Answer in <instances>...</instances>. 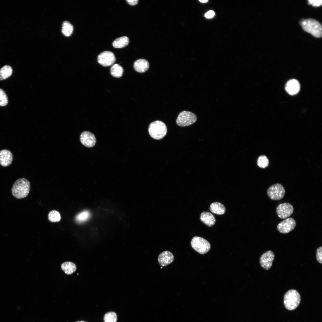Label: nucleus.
Masks as SVG:
<instances>
[{"label": "nucleus", "mask_w": 322, "mask_h": 322, "mask_svg": "<svg viewBox=\"0 0 322 322\" xmlns=\"http://www.w3.org/2000/svg\"><path fill=\"white\" fill-rule=\"evenodd\" d=\"M13 69L10 66L5 65L0 69V80H2L6 79L10 77L12 74Z\"/></svg>", "instance_id": "nucleus-21"}, {"label": "nucleus", "mask_w": 322, "mask_h": 322, "mask_svg": "<svg viewBox=\"0 0 322 322\" xmlns=\"http://www.w3.org/2000/svg\"><path fill=\"white\" fill-rule=\"evenodd\" d=\"M8 103V99L7 95L4 91L0 89V106H4Z\"/></svg>", "instance_id": "nucleus-28"}, {"label": "nucleus", "mask_w": 322, "mask_h": 322, "mask_svg": "<svg viewBox=\"0 0 322 322\" xmlns=\"http://www.w3.org/2000/svg\"><path fill=\"white\" fill-rule=\"evenodd\" d=\"M196 120V116L194 113L184 111L179 113L176 119V123L179 126L185 127L193 124Z\"/></svg>", "instance_id": "nucleus-6"}, {"label": "nucleus", "mask_w": 322, "mask_h": 322, "mask_svg": "<svg viewBox=\"0 0 322 322\" xmlns=\"http://www.w3.org/2000/svg\"><path fill=\"white\" fill-rule=\"evenodd\" d=\"M274 257L275 255L273 252L270 250L264 253L260 258L261 266L264 269L268 270L272 266Z\"/></svg>", "instance_id": "nucleus-11"}, {"label": "nucleus", "mask_w": 322, "mask_h": 322, "mask_svg": "<svg viewBox=\"0 0 322 322\" xmlns=\"http://www.w3.org/2000/svg\"><path fill=\"white\" fill-rule=\"evenodd\" d=\"M90 213L89 211H83L77 215L75 219L76 221L80 223L85 222L90 217Z\"/></svg>", "instance_id": "nucleus-25"}, {"label": "nucleus", "mask_w": 322, "mask_h": 322, "mask_svg": "<svg viewBox=\"0 0 322 322\" xmlns=\"http://www.w3.org/2000/svg\"><path fill=\"white\" fill-rule=\"evenodd\" d=\"M30 188V183L29 181L24 178H20L14 183L11 189L12 193L17 199H23L28 195Z\"/></svg>", "instance_id": "nucleus-1"}, {"label": "nucleus", "mask_w": 322, "mask_h": 322, "mask_svg": "<svg viewBox=\"0 0 322 322\" xmlns=\"http://www.w3.org/2000/svg\"><path fill=\"white\" fill-rule=\"evenodd\" d=\"M129 43V38L126 36H123L115 39L112 43V46L115 48H122L127 45Z\"/></svg>", "instance_id": "nucleus-20"}, {"label": "nucleus", "mask_w": 322, "mask_h": 322, "mask_svg": "<svg viewBox=\"0 0 322 322\" xmlns=\"http://www.w3.org/2000/svg\"><path fill=\"white\" fill-rule=\"evenodd\" d=\"M149 67V63L146 60L140 59L136 60L134 64V68L137 72L143 73L147 71Z\"/></svg>", "instance_id": "nucleus-17"}, {"label": "nucleus", "mask_w": 322, "mask_h": 322, "mask_svg": "<svg viewBox=\"0 0 322 322\" xmlns=\"http://www.w3.org/2000/svg\"><path fill=\"white\" fill-rule=\"evenodd\" d=\"M191 244L194 250L201 254H206L209 250L211 247L210 243L207 240L197 236H194L192 239Z\"/></svg>", "instance_id": "nucleus-5"}, {"label": "nucleus", "mask_w": 322, "mask_h": 322, "mask_svg": "<svg viewBox=\"0 0 322 322\" xmlns=\"http://www.w3.org/2000/svg\"><path fill=\"white\" fill-rule=\"evenodd\" d=\"M303 29L313 36L318 38L322 36V28L321 23L315 19L308 18L301 22Z\"/></svg>", "instance_id": "nucleus-2"}, {"label": "nucleus", "mask_w": 322, "mask_h": 322, "mask_svg": "<svg viewBox=\"0 0 322 322\" xmlns=\"http://www.w3.org/2000/svg\"><path fill=\"white\" fill-rule=\"evenodd\" d=\"M200 221L208 227H212L215 223L216 220L214 216L211 213L207 211L202 212L200 215Z\"/></svg>", "instance_id": "nucleus-16"}, {"label": "nucleus", "mask_w": 322, "mask_h": 322, "mask_svg": "<svg viewBox=\"0 0 322 322\" xmlns=\"http://www.w3.org/2000/svg\"><path fill=\"white\" fill-rule=\"evenodd\" d=\"M301 300L300 295L296 290L291 289L284 295V303L285 308L289 310L295 309L299 306Z\"/></svg>", "instance_id": "nucleus-3"}, {"label": "nucleus", "mask_w": 322, "mask_h": 322, "mask_svg": "<svg viewBox=\"0 0 322 322\" xmlns=\"http://www.w3.org/2000/svg\"><path fill=\"white\" fill-rule=\"evenodd\" d=\"M268 196L271 199L279 200L284 196L285 190L283 186L280 183H275L268 188L267 191Z\"/></svg>", "instance_id": "nucleus-7"}, {"label": "nucleus", "mask_w": 322, "mask_h": 322, "mask_svg": "<svg viewBox=\"0 0 322 322\" xmlns=\"http://www.w3.org/2000/svg\"><path fill=\"white\" fill-rule=\"evenodd\" d=\"M174 256L172 253L168 251H165L159 254L158 261L159 264L162 267L165 266L173 262Z\"/></svg>", "instance_id": "nucleus-13"}, {"label": "nucleus", "mask_w": 322, "mask_h": 322, "mask_svg": "<svg viewBox=\"0 0 322 322\" xmlns=\"http://www.w3.org/2000/svg\"><path fill=\"white\" fill-rule=\"evenodd\" d=\"M76 322H86L84 321H76Z\"/></svg>", "instance_id": "nucleus-34"}, {"label": "nucleus", "mask_w": 322, "mask_h": 322, "mask_svg": "<svg viewBox=\"0 0 322 322\" xmlns=\"http://www.w3.org/2000/svg\"><path fill=\"white\" fill-rule=\"evenodd\" d=\"M80 140L83 145L88 148L94 146L96 142L94 135L88 131H84L81 133L80 136Z\"/></svg>", "instance_id": "nucleus-12"}, {"label": "nucleus", "mask_w": 322, "mask_h": 322, "mask_svg": "<svg viewBox=\"0 0 322 322\" xmlns=\"http://www.w3.org/2000/svg\"><path fill=\"white\" fill-rule=\"evenodd\" d=\"M215 15L214 12L212 10H210L207 12L205 14V17L208 18H212Z\"/></svg>", "instance_id": "nucleus-31"}, {"label": "nucleus", "mask_w": 322, "mask_h": 322, "mask_svg": "<svg viewBox=\"0 0 322 322\" xmlns=\"http://www.w3.org/2000/svg\"><path fill=\"white\" fill-rule=\"evenodd\" d=\"M295 220L292 218L285 219L279 223L277 226V229L281 233H289L294 229L296 225Z\"/></svg>", "instance_id": "nucleus-10"}, {"label": "nucleus", "mask_w": 322, "mask_h": 322, "mask_svg": "<svg viewBox=\"0 0 322 322\" xmlns=\"http://www.w3.org/2000/svg\"><path fill=\"white\" fill-rule=\"evenodd\" d=\"M126 1L130 5H134L138 3V0H127Z\"/></svg>", "instance_id": "nucleus-32"}, {"label": "nucleus", "mask_w": 322, "mask_h": 322, "mask_svg": "<svg viewBox=\"0 0 322 322\" xmlns=\"http://www.w3.org/2000/svg\"><path fill=\"white\" fill-rule=\"evenodd\" d=\"M123 72V68L118 64L113 65L110 69V73L113 77L119 78L122 76Z\"/></svg>", "instance_id": "nucleus-22"}, {"label": "nucleus", "mask_w": 322, "mask_h": 322, "mask_svg": "<svg viewBox=\"0 0 322 322\" xmlns=\"http://www.w3.org/2000/svg\"><path fill=\"white\" fill-rule=\"evenodd\" d=\"M285 89L287 92L290 95L296 94L300 89V85L296 80L292 79L289 80L286 83Z\"/></svg>", "instance_id": "nucleus-15"}, {"label": "nucleus", "mask_w": 322, "mask_h": 322, "mask_svg": "<svg viewBox=\"0 0 322 322\" xmlns=\"http://www.w3.org/2000/svg\"><path fill=\"white\" fill-rule=\"evenodd\" d=\"M308 1L309 4L313 6L319 7L322 4V1L321 0H309Z\"/></svg>", "instance_id": "nucleus-30"}, {"label": "nucleus", "mask_w": 322, "mask_h": 322, "mask_svg": "<svg viewBox=\"0 0 322 322\" xmlns=\"http://www.w3.org/2000/svg\"><path fill=\"white\" fill-rule=\"evenodd\" d=\"M115 61L114 55L112 52L109 51L103 52L99 54L97 57L98 63L104 66H108L112 65Z\"/></svg>", "instance_id": "nucleus-9"}, {"label": "nucleus", "mask_w": 322, "mask_h": 322, "mask_svg": "<svg viewBox=\"0 0 322 322\" xmlns=\"http://www.w3.org/2000/svg\"><path fill=\"white\" fill-rule=\"evenodd\" d=\"M199 1L202 3H206L208 1L207 0H199Z\"/></svg>", "instance_id": "nucleus-33"}, {"label": "nucleus", "mask_w": 322, "mask_h": 322, "mask_svg": "<svg viewBox=\"0 0 322 322\" xmlns=\"http://www.w3.org/2000/svg\"><path fill=\"white\" fill-rule=\"evenodd\" d=\"M148 130L150 135L152 138L159 140L162 138L166 135L167 132V128L163 122L157 120L150 124Z\"/></svg>", "instance_id": "nucleus-4"}, {"label": "nucleus", "mask_w": 322, "mask_h": 322, "mask_svg": "<svg viewBox=\"0 0 322 322\" xmlns=\"http://www.w3.org/2000/svg\"><path fill=\"white\" fill-rule=\"evenodd\" d=\"M73 28L72 25L69 21H65L62 24V32L66 36H70L72 34Z\"/></svg>", "instance_id": "nucleus-23"}, {"label": "nucleus", "mask_w": 322, "mask_h": 322, "mask_svg": "<svg viewBox=\"0 0 322 322\" xmlns=\"http://www.w3.org/2000/svg\"><path fill=\"white\" fill-rule=\"evenodd\" d=\"M13 160L11 152L7 149L0 151V164L3 167H7L12 163Z\"/></svg>", "instance_id": "nucleus-14"}, {"label": "nucleus", "mask_w": 322, "mask_h": 322, "mask_svg": "<svg viewBox=\"0 0 322 322\" xmlns=\"http://www.w3.org/2000/svg\"><path fill=\"white\" fill-rule=\"evenodd\" d=\"M316 258L320 264L322 263V247H319L317 249Z\"/></svg>", "instance_id": "nucleus-29"}, {"label": "nucleus", "mask_w": 322, "mask_h": 322, "mask_svg": "<svg viewBox=\"0 0 322 322\" xmlns=\"http://www.w3.org/2000/svg\"><path fill=\"white\" fill-rule=\"evenodd\" d=\"M117 320V315L115 312H113L106 313L103 318L104 322H116Z\"/></svg>", "instance_id": "nucleus-26"}, {"label": "nucleus", "mask_w": 322, "mask_h": 322, "mask_svg": "<svg viewBox=\"0 0 322 322\" xmlns=\"http://www.w3.org/2000/svg\"><path fill=\"white\" fill-rule=\"evenodd\" d=\"M210 209L212 213L218 215H223L226 211V208L224 205L218 202L211 203L210 207Z\"/></svg>", "instance_id": "nucleus-18"}, {"label": "nucleus", "mask_w": 322, "mask_h": 322, "mask_svg": "<svg viewBox=\"0 0 322 322\" xmlns=\"http://www.w3.org/2000/svg\"><path fill=\"white\" fill-rule=\"evenodd\" d=\"M48 219L49 221L52 222H59L61 216L59 213L55 210L50 211L48 214Z\"/></svg>", "instance_id": "nucleus-24"}, {"label": "nucleus", "mask_w": 322, "mask_h": 322, "mask_svg": "<svg viewBox=\"0 0 322 322\" xmlns=\"http://www.w3.org/2000/svg\"><path fill=\"white\" fill-rule=\"evenodd\" d=\"M258 165L260 168H264L268 166L269 161L267 157L265 155L259 156L257 161Z\"/></svg>", "instance_id": "nucleus-27"}, {"label": "nucleus", "mask_w": 322, "mask_h": 322, "mask_svg": "<svg viewBox=\"0 0 322 322\" xmlns=\"http://www.w3.org/2000/svg\"><path fill=\"white\" fill-rule=\"evenodd\" d=\"M62 270L67 275H70L76 270V266L75 264L70 261L62 263L61 266Z\"/></svg>", "instance_id": "nucleus-19"}, {"label": "nucleus", "mask_w": 322, "mask_h": 322, "mask_svg": "<svg viewBox=\"0 0 322 322\" xmlns=\"http://www.w3.org/2000/svg\"><path fill=\"white\" fill-rule=\"evenodd\" d=\"M293 206L288 202L280 204L276 208V212L278 216L282 219L288 218L293 213Z\"/></svg>", "instance_id": "nucleus-8"}]
</instances>
